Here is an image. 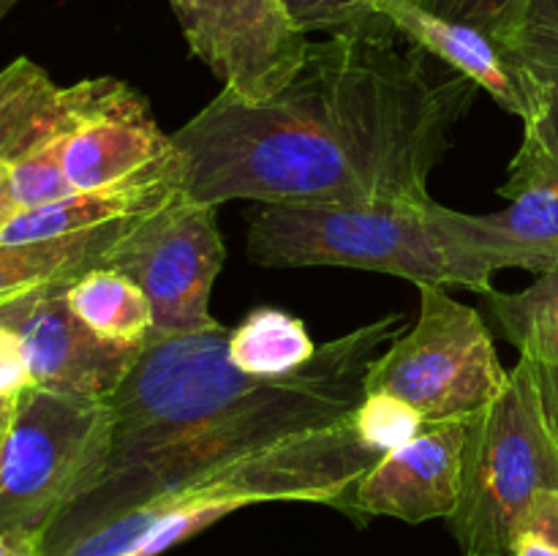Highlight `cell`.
Segmentation results:
<instances>
[{
  "label": "cell",
  "instance_id": "6da1fadb",
  "mask_svg": "<svg viewBox=\"0 0 558 556\" xmlns=\"http://www.w3.org/2000/svg\"><path fill=\"white\" fill-rule=\"evenodd\" d=\"M392 27L308 41L265 101L221 90L172 134L191 202L352 207L428 202V178L477 87L434 74Z\"/></svg>",
  "mask_w": 558,
  "mask_h": 556
},
{
  "label": "cell",
  "instance_id": "7a4b0ae2",
  "mask_svg": "<svg viewBox=\"0 0 558 556\" xmlns=\"http://www.w3.org/2000/svg\"><path fill=\"white\" fill-rule=\"evenodd\" d=\"M401 314L368 322L278 379L240 371L223 325L147 341L109 398L114 439L101 480L49 527L38 556L60 554L145 501L272 442L352 418L371 365L401 336Z\"/></svg>",
  "mask_w": 558,
  "mask_h": 556
},
{
  "label": "cell",
  "instance_id": "3957f363",
  "mask_svg": "<svg viewBox=\"0 0 558 556\" xmlns=\"http://www.w3.org/2000/svg\"><path fill=\"white\" fill-rule=\"evenodd\" d=\"M248 259L265 267H357L417 283L488 294L496 270L521 251L488 216L428 202L352 207L262 205L248 227Z\"/></svg>",
  "mask_w": 558,
  "mask_h": 556
},
{
  "label": "cell",
  "instance_id": "277c9868",
  "mask_svg": "<svg viewBox=\"0 0 558 556\" xmlns=\"http://www.w3.org/2000/svg\"><path fill=\"white\" fill-rule=\"evenodd\" d=\"M379 458L360 439L352 418L300 431L145 501L54 556H158L229 512L265 501H316L343 510Z\"/></svg>",
  "mask_w": 558,
  "mask_h": 556
},
{
  "label": "cell",
  "instance_id": "5b68a950",
  "mask_svg": "<svg viewBox=\"0 0 558 556\" xmlns=\"http://www.w3.org/2000/svg\"><path fill=\"white\" fill-rule=\"evenodd\" d=\"M558 491V445L537 382L518 358L499 398L466 420L458 507L447 523L463 556H512L529 516Z\"/></svg>",
  "mask_w": 558,
  "mask_h": 556
},
{
  "label": "cell",
  "instance_id": "8992f818",
  "mask_svg": "<svg viewBox=\"0 0 558 556\" xmlns=\"http://www.w3.org/2000/svg\"><path fill=\"white\" fill-rule=\"evenodd\" d=\"M114 439V409L104 398L31 385L0 461V537L38 556L44 534L101 480Z\"/></svg>",
  "mask_w": 558,
  "mask_h": 556
},
{
  "label": "cell",
  "instance_id": "52a82bcc",
  "mask_svg": "<svg viewBox=\"0 0 558 556\" xmlns=\"http://www.w3.org/2000/svg\"><path fill=\"white\" fill-rule=\"evenodd\" d=\"M420 314L371 365L365 392L412 403L425 425L469 420L510 382L488 325L436 283H417Z\"/></svg>",
  "mask_w": 558,
  "mask_h": 556
},
{
  "label": "cell",
  "instance_id": "ba28073f",
  "mask_svg": "<svg viewBox=\"0 0 558 556\" xmlns=\"http://www.w3.org/2000/svg\"><path fill=\"white\" fill-rule=\"evenodd\" d=\"M227 249L216 207L174 196L169 205L131 223L112 251L109 267L129 276L153 305L156 338L189 336L221 327L210 314V292Z\"/></svg>",
  "mask_w": 558,
  "mask_h": 556
},
{
  "label": "cell",
  "instance_id": "9c48e42d",
  "mask_svg": "<svg viewBox=\"0 0 558 556\" xmlns=\"http://www.w3.org/2000/svg\"><path fill=\"white\" fill-rule=\"evenodd\" d=\"M71 101L74 123L63 145V174L74 194L120 189L180 164L172 136L129 82L80 80L71 85Z\"/></svg>",
  "mask_w": 558,
  "mask_h": 556
},
{
  "label": "cell",
  "instance_id": "30bf717a",
  "mask_svg": "<svg viewBox=\"0 0 558 556\" xmlns=\"http://www.w3.org/2000/svg\"><path fill=\"white\" fill-rule=\"evenodd\" d=\"M191 52L245 101L276 96L300 69L308 36L283 0H169Z\"/></svg>",
  "mask_w": 558,
  "mask_h": 556
},
{
  "label": "cell",
  "instance_id": "8fae6325",
  "mask_svg": "<svg viewBox=\"0 0 558 556\" xmlns=\"http://www.w3.org/2000/svg\"><path fill=\"white\" fill-rule=\"evenodd\" d=\"M71 123V85L60 87L31 58L0 69V200L14 213L74 194L63 174Z\"/></svg>",
  "mask_w": 558,
  "mask_h": 556
},
{
  "label": "cell",
  "instance_id": "7c38bea8",
  "mask_svg": "<svg viewBox=\"0 0 558 556\" xmlns=\"http://www.w3.org/2000/svg\"><path fill=\"white\" fill-rule=\"evenodd\" d=\"M0 327L14 333L33 385L109 398L129 376L140 349L96 336L69 305V281L41 283L0 300Z\"/></svg>",
  "mask_w": 558,
  "mask_h": 556
},
{
  "label": "cell",
  "instance_id": "4fadbf2b",
  "mask_svg": "<svg viewBox=\"0 0 558 556\" xmlns=\"http://www.w3.org/2000/svg\"><path fill=\"white\" fill-rule=\"evenodd\" d=\"M466 420L425 425L412 442L381 456L360 478L343 510L407 523L450 518L461 496Z\"/></svg>",
  "mask_w": 558,
  "mask_h": 556
},
{
  "label": "cell",
  "instance_id": "5bb4252c",
  "mask_svg": "<svg viewBox=\"0 0 558 556\" xmlns=\"http://www.w3.org/2000/svg\"><path fill=\"white\" fill-rule=\"evenodd\" d=\"M381 20L407 38V44L423 49L428 58L441 60L450 71L485 90L501 109L529 123L539 112L545 82H539L510 49L480 27L445 20L414 0H387Z\"/></svg>",
  "mask_w": 558,
  "mask_h": 556
},
{
  "label": "cell",
  "instance_id": "9a60e30c",
  "mask_svg": "<svg viewBox=\"0 0 558 556\" xmlns=\"http://www.w3.org/2000/svg\"><path fill=\"white\" fill-rule=\"evenodd\" d=\"M499 194L510 207L485 213L488 221L510 240L526 259L534 276L558 267V161L537 140L523 134L521 147L510 161L507 183Z\"/></svg>",
  "mask_w": 558,
  "mask_h": 556
},
{
  "label": "cell",
  "instance_id": "2e32d148",
  "mask_svg": "<svg viewBox=\"0 0 558 556\" xmlns=\"http://www.w3.org/2000/svg\"><path fill=\"white\" fill-rule=\"evenodd\" d=\"M180 194H183V185H180L178 164L167 172L120 185V189L69 194L63 200L14 213V218L5 223L3 234H0V243H31V240L90 232V229L109 227V223L131 221V218H142L169 205Z\"/></svg>",
  "mask_w": 558,
  "mask_h": 556
},
{
  "label": "cell",
  "instance_id": "e0dca14e",
  "mask_svg": "<svg viewBox=\"0 0 558 556\" xmlns=\"http://www.w3.org/2000/svg\"><path fill=\"white\" fill-rule=\"evenodd\" d=\"M134 221L140 218L31 243H0V300L41 283H71L96 267H109L114 245Z\"/></svg>",
  "mask_w": 558,
  "mask_h": 556
},
{
  "label": "cell",
  "instance_id": "ac0fdd59",
  "mask_svg": "<svg viewBox=\"0 0 558 556\" xmlns=\"http://www.w3.org/2000/svg\"><path fill=\"white\" fill-rule=\"evenodd\" d=\"M69 305L96 336L142 349L153 333V305L123 273L96 267L69 283Z\"/></svg>",
  "mask_w": 558,
  "mask_h": 556
},
{
  "label": "cell",
  "instance_id": "d6986e66",
  "mask_svg": "<svg viewBox=\"0 0 558 556\" xmlns=\"http://www.w3.org/2000/svg\"><path fill=\"white\" fill-rule=\"evenodd\" d=\"M319 347L303 319L281 309H256L229 330V358L251 376L278 379L314 360Z\"/></svg>",
  "mask_w": 558,
  "mask_h": 556
},
{
  "label": "cell",
  "instance_id": "ffe728a7",
  "mask_svg": "<svg viewBox=\"0 0 558 556\" xmlns=\"http://www.w3.org/2000/svg\"><path fill=\"white\" fill-rule=\"evenodd\" d=\"M485 298L501 333L518 352L529 358L558 354V267L537 276V281L521 292L490 289Z\"/></svg>",
  "mask_w": 558,
  "mask_h": 556
},
{
  "label": "cell",
  "instance_id": "44dd1931",
  "mask_svg": "<svg viewBox=\"0 0 558 556\" xmlns=\"http://www.w3.org/2000/svg\"><path fill=\"white\" fill-rule=\"evenodd\" d=\"M505 47L539 82L558 85V0H529Z\"/></svg>",
  "mask_w": 558,
  "mask_h": 556
},
{
  "label": "cell",
  "instance_id": "7402d4cb",
  "mask_svg": "<svg viewBox=\"0 0 558 556\" xmlns=\"http://www.w3.org/2000/svg\"><path fill=\"white\" fill-rule=\"evenodd\" d=\"M352 423L360 439L381 456L403 447L425 428L423 414L390 392H365L354 409Z\"/></svg>",
  "mask_w": 558,
  "mask_h": 556
},
{
  "label": "cell",
  "instance_id": "603a6c76",
  "mask_svg": "<svg viewBox=\"0 0 558 556\" xmlns=\"http://www.w3.org/2000/svg\"><path fill=\"white\" fill-rule=\"evenodd\" d=\"M387 0H283L289 20L300 33H352L390 27L381 20Z\"/></svg>",
  "mask_w": 558,
  "mask_h": 556
},
{
  "label": "cell",
  "instance_id": "cb8c5ba5",
  "mask_svg": "<svg viewBox=\"0 0 558 556\" xmlns=\"http://www.w3.org/2000/svg\"><path fill=\"white\" fill-rule=\"evenodd\" d=\"M414 3L445 20L480 27L507 44L529 0H414Z\"/></svg>",
  "mask_w": 558,
  "mask_h": 556
},
{
  "label": "cell",
  "instance_id": "d4e9b609",
  "mask_svg": "<svg viewBox=\"0 0 558 556\" xmlns=\"http://www.w3.org/2000/svg\"><path fill=\"white\" fill-rule=\"evenodd\" d=\"M33 385L20 338L0 327V396H20Z\"/></svg>",
  "mask_w": 558,
  "mask_h": 556
},
{
  "label": "cell",
  "instance_id": "484cf974",
  "mask_svg": "<svg viewBox=\"0 0 558 556\" xmlns=\"http://www.w3.org/2000/svg\"><path fill=\"white\" fill-rule=\"evenodd\" d=\"M523 134L537 140L558 161V85H545L539 112L523 123Z\"/></svg>",
  "mask_w": 558,
  "mask_h": 556
},
{
  "label": "cell",
  "instance_id": "4316f807",
  "mask_svg": "<svg viewBox=\"0 0 558 556\" xmlns=\"http://www.w3.org/2000/svg\"><path fill=\"white\" fill-rule=\"evenodd\" d=\"M521 358H526L529 365H532L545 420H548L550 434H554L558 445V354H554V358H529V354H521Z\"/></svg>",
  "mask_w": 558,
  "mask_h": 556
},
{
  "label": "cell",
  "instance_id": "83f0119b",
  "mask_svg": "<svg viewBox=\"0 0 558 556\" xmlns=\"http://www.w3.org/2000/svg\"><path fill=\"white\" fill-rule=\"evenodd\" d=\"M526 529H534V532L548 534L550 540L558 543V491L556 494H545L543 499L534 505L532 516H529Z\"/></svg>",
  "mask_w": 558,
  "mask_h": 556
},
{
  "label": "cell",
  "instance_id": "f1b7e54d",
  "mask_svg": "<svg viewBox=\"0 0 558 556\" xmlns=\"http://www.w3.org/2000/svg\"><path fill=\"white\" fill-rule=\"evenodd\" d=\"M512 556H558V543L550 540L548 534L526 529V532H521V537L515 540Z\"/></svg>",
  "mask_w": 558,
  "mask_h": 556
},
{
  "label": "cell",
  "instance_id": "f546056e",
  "mask_svg": "<svg viewBox=\"0 0 558 556\" xmlns=\"http://www.w3.org/2000/svg\"><path fill=\"white\" fill-rule=\"evenodd\" d=\"M14 412H16V396H0V461H3L5 439H9Z\"/></svg>",
  "mask_w": 558,
  "mask_h": 556
},
{
  "label": "cell",
  "instance_id": "4dcf8cb0",
  "mask_svg": "<svg viewBox=\"0 0 558 556\" xmlns=\"http://www.w3.org/2000/svg\"><path fill=\"white\" fill-rule=\"evenodd\" d=\"M11 218H14V210H11L9 205H5L3 200H0V234H3V229H5V223L11 221Z\"/></svg>",
  "mask_w": 558,
  "mask_h": 556
},
{
  "label": "cell",
  "instance_id": "1f68e13d",
  "mask_svg": "<svg viewBox=\"0 0 558 556\" xmlns=\"http://www.w3.org/2000/svg\"><path fill=\"white\" fill-rule=\"evenodd\" d=\"M14 5H16V0H0V20H3V16L14 9Z\"/></svg>",
  "mask_w": 558,
  "mask_h": 556
}]
</instances>
